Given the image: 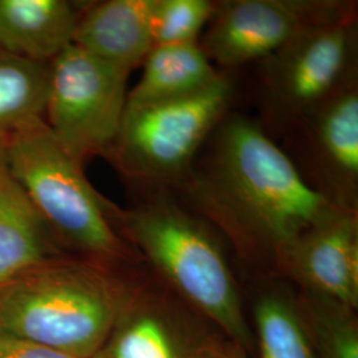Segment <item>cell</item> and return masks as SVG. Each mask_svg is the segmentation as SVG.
Masks as SVG:
<instances>
[{
    "instance_id": "6",
    "label": "cell",
    "mask_w": 358,
    "mask_h": 358,
    "mask_svg": "<svg viewBox=\"0 0 358 358\" xmlns=\"http://www.w3.org/2000/svg\"><path fill=\"white\" fill-rule=\"evenodd\" d=\"M257 65V121L272 140H282L358 80L357 13L309 29Z\"/></svg>"
},
{
    "instance_id": "16",
    "label": "cell",
    "mask_w": 358,
    "mask_h": 358,
    "mask_svg": "<svg viewBox=\"0 0 358 358\" xmlns=\"http://www.w3.org/2000/svg\"><path fill=\"white\" fill-rule=\"evenodd\" d=\"M50 63H38L0 50V141L44 120Z\"/></svg>"
},
{
    "instance_id": "3",
    "label": "cell",
    "mask_w": 358,
    "mask_h": 358,
    "mask_svg": "<svg viewBox=\"0 0 358 358\" xmlns=\"http://www.w3.org/2000/svg\"><path fill=\"white\" fill-rule=\"evenodd\" d=\"M134 192L133 205L115 207L113 223L120 235L176 294L219 325L231 343L252 350L254 337L236 282L213 227L169 189Z\"/></svg>"
},
{
    "instance_id": "17",
    "label": "cell",
    "mask_w": 358,
    "mask_h": 358,
    "mask_svg": "<svg viewBox=\"0 0 358 358\" xmlns=\"http://www.w3.org/2000/svg\"><path fill=\"white\" fill-rule=\"evenodd\" d=\"M254 317L262 358H316L299 301L279 285L256 294Z\"/></svg>"
},
{
    "instance_id": "4",
    "label": "cell",
    "mask_w": 358,
    "mask_h": 358,
    "mask_svg": "<svg viewBox=\"0 0 358 358\" xmlns=\"http://www.w3.org/2000/svg\"><path fill=\"white\" fill-rule=\"evenodd\" d=\"M7 169L65 254L122 266L140 255L113 223L115 206L90 183L44 120L15 131Z\"/></svg>"
},
{
    "instance_id": "8",
    "label": "cell",
    "mask_w": 358,
    "mask_h": 358,
    "mask_svg": "<svg viewBox=\"0 0 358 358\" xmlns=\"http://www.w3.org/2000/svg\"><path fill=\"white\" fill-rule=\"evenodd\" d=\"M353 13L357 3L346 0H220L199 44L213 64L230 72Z\"/></svg>"
},
{
    "instance_id": "21",
    "label": "cell",
    "mask_w": 358,
    "mask_h": 358,
    "mask_svg": "<svg viewBox=\"0 0 358 358\" xmlns=\"http://www.w3.org/2000/svg\"><path fill=\"white\" fill-rule=\"evenodd\" d=\"M198 358H245L242 350L234 343H217V341H203L198 349Z\"/></svg>"
},
{
    "instance_id": "13",
    "label": "cell",
    "mask_w": 358,
    "mask_h": 358,
    "mask_svg": "<svg viewBox=\"0 0 358 358\" xmlns=\"http://www.w3.org/2000/svg\"><path fill=\"white\" fill-rule=\"evenodd\" d=\"M88 1L0 0V50L38 63L73 44Z\"/></svg>"
},
{
    "instance_id": "2",
    "label": "cell",
    "mask_w": 358,
    "mask_h": 358,
    "mask_svg": "<svg viewBox=\"0 0 358 358\" xmlns=\"http://www.w3.org/2000/svg\"><path fill=\"white\" fill-rule=\"evenodd\" d=\"M120 267L65 255L0 282V332L94 357L138 284Z\"/></svg>"
},
{
    "instance_id": "9",
    "label": "cell",
    "mask_w": 358,
    "mask_h": 358,
    "mask_svg": "<svg viewBox=\"0 0 358 358\" xmlns=\"http://www.w3.org/2000/svg\"><path fill=\"white\" fill-rule=\"evenodd\" d=\"M282 142L313 190L336 208L358 211V80L307 115Z\"/></svg>"
},
{
    "instance_id": "1",
    "label": "cell",
    "mask_w": 358,
    "mask_h": 358,
    "mask_svg": "<svg viewBox=\"0 0 358 358\" xmlns=\"http://www.w3.org/2000/svg\"><path fill=\"white\" fill-rule=\"evenodd\" d=\"M170 190L247 260L278 271L304 232L340 210L308 185L257 120L236 112L222 120Z\"/></svg>"
},
{
    "instance_id": "15",
    "label": "cell",
    "mask_w": 358,
    "mask_h": 358,
    "mask_svg": "<svg viewBox=\"0 0 358 358\" xmlns=\"http://www.w3.org/2000/svg\"><path fill=\"white\" fill-rule=\"evenodd\" d=\"M142 66L140 81L128 92L127 108L192 94L207 87L222 72L210 62L199 41L154 47Z\"/></svg>"
},
{
    "instance_id": "7",
    "label": "cell",
    "mask_w": 358,
    "mask_h": 358,
    "mask_svg": "<svg viewBox=\"0 0 358 358\" xmlns=\"http://www.w3.org/2000/svg\"><path fill=\"white\" fill-rule=\"evenodd\" d=\"M129 75L75 44L50 63L44 121L83 165L112 148L127 108Z\"/></svg>"
},
{
    "instance_id": "22",
    "label": "cell",
    "mask_w": 358,
    "mask_h": 358,
    "mask_svg": "<svg viewBox=\"0 0 358 358\" xmlns=\"http://www.w3.org/2000/svg\"><path fill=\"white\" fill-rule=\"evenodd\" d=\"M6 145H7V142L0 141V166L7 164V159H6Z\"/></svg>"
},
{
    "instance_id": "12",
    "label": "cell",
    "mask_w": 358,
    "mask_h": 358,
    "mask_svg": "<svg viewBox=\"0 0 358 358\" xmlns=\"http://www.w3.org/2000/svg\"><path fill=\"white\" fill-rule=\"evenodd\" d=\"M166 299L138 282L100 352L93 358H198L176 327Z\"/></svg>"
},
{
    "instance_id": "11",
    "label": "cell",
    "mask_w": 358,
    "mask_h": 358,
    "mask_svg": "<svg viewBox=\"0 0 358 358\" xmlns=\"http://www.w3.org/2000/svg\"><path fill=\"white\" fill-rule=\"evenodd\" d=\"M154 0L88 1L73 44L129 72L141 66L153 50Z\"/></svg>"
},
{
    "instance_id": "10",
    "label": "cell",
    "mask_w": 358,
    "mask_h": 358,
    "mask_svg": "<svg viewBox=\"0 0 358 358\" xmlns=\"http://www.w3.org/2000/svg\"><path fill=\"white\" fill-rule=\"evenodd\" d=\"M280 273L303 291L350 309L358 306V211L337 210L304 232L282 259Z\"/></svg>"
},
{
    "instance_id": "19",
    "label": "cell",
    "mask_w": 358,
    "mask_h": 358,
    "mask_svg": "<svg viewBox=\"0 0 358 358\" xmlns=\"http://www.w3.org/2000/svg\"><path fill=\"white\" fill-rule=\"evenodd\" d=\"M215 8L217 1L213 0H154V47L198 43Z\"/></svg>"
},
{
    "instance_id": "20",
    "label": "cell",
    "mask_w": 358,
    "mask_h": 358,
    "mask_svg": "<svg viewBox=\"0 0 358 358\" xmlns=\"http://www.w3.org/2000/svg\"><path fill=\"white\" fill-rule=\"evenodd\" d=\"M0 358H77L26 338L0 332Z\"/></svg>"
},
{
    "instance_id": "18",
    "label": "cell",
    "mask_w": 358,
    "mask_h": 358,
    "mask_svg": "<svg viewBox=\"0 0 358 358\" xmlns=\"http://www.w3.org/2000/svg\"><path fill=\"white\" fill-rule=\"evenodd\" d=\"M299 307L313 324L322 357L358 358V333L353 309L307 291L300 294Z\"/></svg>"
},
{
    "instance_id": "14",
    "label": "cell",
    "mask_w": 358,
    "mask_h": 358,
    "mask_svg": "<svg viewBox=\"0 0 358 358\" xmlns=\"http://www.w3.org/2000/svg\"><path fill=\"white\" fill-rule=\"evenodd\" d=\"M65 255L7 164L0 166V282Z\"/></svg>"
},
{
    "instance_id": "5",
    "label": "cell",
    "mask_w": 358,
    "mask_h": 358,
    "mask_svg": "<svg viewBox=\"0 0 358 358\" xmlns=\"http://www.w3.org/2000/svg\"><path fill=\"white\" fill-rule=\"evenodd\" d=\"M235 87L222 71L192 94L125 108L106 158L133 190L171 189L192 166L210 136L231 112Z\"/></svg>"
}]
</instances>
